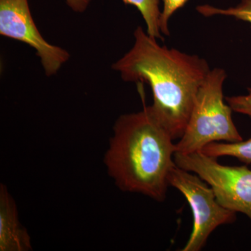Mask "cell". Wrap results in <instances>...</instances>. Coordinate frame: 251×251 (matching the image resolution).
<instances>
[{
    "label": "cell",
    "instance_id": "cell-1",
    "mask_svg": "<svg viewBox=\"0 0 251 251\" xmlns=\"http://www.w3.org/2000/svg\"><path fill=\"white\" fill-rule=\"evenodd\" d=\"M133 47L112 64L126 82H146L152 91L151 107L173 140L181 138L198 90L211 71L204 58L161 46L138 27Z\"/></svg>",
    "mask_w": 251,
    "mask_h": 251
},
{
    "label": "cell",
    "instance_id": "cell-2",
    "mask_svg": "<svg viewBox=\"0 0 251 251\" xmlns=\"http://www.w3.org/2000/svg\"><path fill=\"white\" fill-rule=\"evenodd\" d=\"M173 138L151 105L117 119L104 163L109 176L125 192L162 202L175 165Z\"/></svg>",
    "mask_w": 251,
    "mask_h": 251
},
{
    "label": "cell",
    "instance_id": "cell-3",
    "mask_svg": "<svg viewBox=\"0 0 251 251\" xmlns=\"http://www.w3.org/2000/svg\"><path fill=\"white\" fill-rule=\"evenodd\" d=\"M227 77L224 69H211L198 90L184 134L175 145L176 153L202 151L214 142L242 141L232 120V109L224 101V84Z\"/></svg>",
    "mask_w": 251,
    "mask_h": 251
},
{
    "label": "cell",
    "instance_id": "cell-4",
    "mask_svg": "<svg viewBox=\"0 0 251 251\" xmlns=\"http://www.w3.org/2000/svg\"><path fill=\"white\" fill-rule=\"evenodd\" d=\"M168 183L184 196L193 212L192 232L181 251H201L219 226L232 224L237 219V213L220 204L207 183L176 163L168 175Z\"/></svg>",
    "mask_w": 251,
    "mask_h": 251
},
{
    "label": "cell",
    "instance_id": "cell-5",
    "mask_svg": "<svg viewBox=\"0 0 251 251\" xmlns=\"http://www.w3.org/2000/svg\"><path fill=\"white\" fill-rule=\"evenodd\" d=\"M176 166L198 175L214 190L221 205L245 214L251 221V170L247 166H224L202 151L175 153Z\"/></svg>",
    "mask_w": 251,
    "mask_h": 251
},
{
    "label": "cell",
    "instance_id": "cell-6",
    "mask_svg": "<svg viewBox=\"0 0 251 251\" xmlns=\"http://www.w3.org/2000/svg\"><path fill=\"white\" fill-rule=\"evenodd\" d=\"M0 34L35 50L47 76L55 75L70 58L66 50L44 39L31 16L28 0H0Z\"/></svg>",
    "mask_w": 251,
    "mask_h": 251
},
{
    "label": "cell",
    "instance_id": "cell-7",
    "mask_svg": "<svg viewBox=\"0 0 251 251\" xmlns=\"http://www.w3.org/2000/svg\"><path fill=\"white\" fill-rule=\"evenodd\" d=\"M31 239L21 225L15 204L4 185L0 187V251L31 250Z\"/></svg>",
    "mask_w": 251,
    "mask_h": 251
},
{
    "label": "cell",
    "instance_id": "cell-8",
    "mask_svg": "<svg viewBox=\"0 0 251 251\" xmlns=\"http://www.w3.org/2000/svg\"><path fill=\"white\" fill-rule=\"evenodd\" d=\"M201 151L214 158L225 156L234 157L245 164H251V138L237 143L214 142L208 144Z\"/></svg>",
    "mask_w": 251,
    "mask_h": 251
},
{
    "label": "cell",
    "instance_id": "cell-9",
    "mask_svg": "<svg viewBox=\"0 0 251 251\" xmlns=\"http://www.w3.org/2000/svg\"><path fill=\"white\" fill-rule=\"evenodd\" d=\"M125 4L134 6L143 16L147 26V32L151 37L163 39L160 29L161 11L159 0H122Z\"/></svg>",
    "mask_w": 251,
    "mask_h": 251
},
{
    "label": "cell",
    "instance_id": "cell-10",
    "mask_svg": "<svg viewBox=\"0 0 251 251\" xmlns=\"http://www.w3.org/2000/svg\"><path fill=\"white\" fill-rule=\"evenodd\" d=\"M200 14L205 17L214 16H229L250 24L251 27V0H241L235 6L221 9L209 4L200 5L196 7Z\"/></svg>",
    "mask_w": 251,
    "mask_h": 251
},
{
    "label": "cell",
    "instance_id": "cell-11",
    "mask_svg": "<svg viewBox=\"0 0 251 251\" xmlns=\"http://www.w3.org/2000/svg\"><path fill=\"white\" fill-rule=\"evenodd\" d=\"M188 0H162L163 9L160 17V29L162 34L166 36L170 35L168 29V22L173 15L177 10L181 9L186 4Z\"/></svg>",
    "mask_w": 251,
    "mask_h": 251
},
{
    "label": "cell",
    "instance_id": "cell-12",
    "mask_svg": "<svg viewBox=\"0 0 251 251\" xmlns=\"http://www.w3.org/2000/svg\"><path fill=\"white\" fill-rule=\"evenodd\" d=\"M225 99L233 111L251 118V88H248V93L245 95L227 97Z\"/></svg>",
    "mask_w": 251,
    "mask_h": 251
},
{
    "label": "cell",
    "instance_id": "cell-13",
    "mask_svg": "<svg viewBox=\"0 0 251 251\" xmlns=\"http://www.w3.org/2000/svg\"><path fill=\"white\" fill-rule=\"evenodd\" d=\"M65 1L72 11L81 14L87 9L92 0H65Z\"/></svg>",
    "mask_w": 251,
    "mask_h": 251
}]
</instances>
